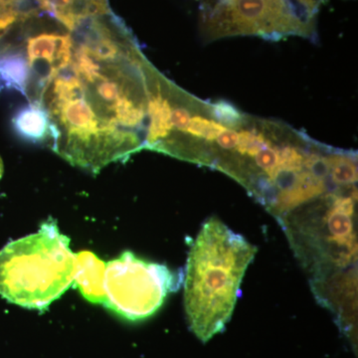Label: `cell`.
Instances as JSON below:
<instances>
[{
    "label": "cell",
    "instance_id": "obj_1",
    "mask_svg": "<svg viewBox=\"0 0 358 358\" xmlns=\"http://www.w3.org/2000/svg\"><path fill=\"white\" fill-rule=\"evenodd\" d=\"M70 32L69 62L51 78L38 105L53 126L52 150L96 173L145 148L141 134L159 76L113 11Z\"/></svg>",
    "mask_w": 358,
    "mask_h": 358
},
{
    "label": "cell",
    "instance_id": "obj_2",
    "mask_svg": "<svg viewBox=\"0 0 358 358\" xmlns=\"http://www.w3.org/2000/svg\"><path fill=\"white\" fill-rule=\"evenodd\" d=\"M257 251L217 217L202 225L190 247L183 277L188 326L200 341L207 343L225 329Z\"/></svg>",
    "mask_w": 358,
    "mask_h": 358
},
{
    "label": "cell",
    "instance_id": "obj_3",
    "mask_svg": "<svg viewBox=\"0 0 358 358\" xmlns=\"http://www.w3.org/2000/svg\"><path fill=\"white\" fill-rule=\"evenodd\" d=\"M348 188L327 193L278 220L310 282L357 268V190L346 193Z\"/></svg>",
    "mask_w": 358,
    "mask_h": 358
},
{
    "label": "cell",
    "instance_id": "obj_4",
    "mask_svg": "<svg viewBox=\"0 0 358 358\" xmlns=\"http://www.w3.org/2000/svg\"><path fill=\"white\" fill-rule=\"evenodd\" d=\"M70 239L49 218L34 234L0 250V296L30 310H45L74 281Z\"/></svg>",
    "mask_w": 358,
    "mask_h": 358
},
{
    "label": "cell",
    "instance_id": "obj_5",
    "mask_svg": "<svg viewBox=\"0 0 358 358\" xmlns=\"http://www.w3.org/2000/svg\"><path fill=\"white\" fill-rule=\"evenodd\" d=\"M183 277L182 272L174 273L166 265L124 252L106 267L103 305L122 319H148L162 308L169 294L180 288Z\"/></svg>",
    "mask_w": 358,
    "mask_h": 358
},
{
    "label": "cell",
    "instance_id": "obj_6",
    "mask_svg": "<svg viewBox=\"0 0 358 358\" xmlns=\"http://www.w3.org/2000/svg\"><path fill=\"white\" fill-rule=\"evenodd\" d=\"M203 29L210 39L257 35L279 40L308 36L313 20L301 16L291 0H216L204 7Z\"/></svg>",
    "mask_w": 358,
    "mask_h": 358
},
{
    "label": "cell",
    "instance_id": "obj_7",
    "mask_svg": "<svg viewBox=\"0 0 358 358\" xmlns=\"http://www.w3.org/2000/svg\"><path fill=\"white\" fill-rule=\"evenodd\" d=\"M38 14L33 17L32 30L26 32L20 41L29 71L25 96L33 103H39L45 87L58 71L68 64L72 53V36L69 30H66L64 26L60 29L58 27L35 29Z\"/></svg>",
    "mask_w": 358,
    "mask_h": 358
},
{
    "label": "cell",
    "instance_id": "obj_8",
    "mask_svg": "<svg viewBox=\"0 0 358 358\" xmlns=\"http://www.w3.org/2000/svg\"><path fill=\"white\" fill-rule=\"evenodd\" d=\"M315 298L338 315L341 322L352 324L357 313V268L336 273L310 282Z\"/></svg>",
    "mask_w": 358,
    "mask_h": 358
},
{
    "label": "cell",
    "instance_id": "obj_9",
    "mask_svg": "<svg viewBox=\"0 0 358 358\" xmlns=\"http://www.w3.org/2000/svg\"><path fill=\"white\" fill-rule=\"evenodd\" d=\"M37 7L72 31L84 21L112 13L109 0H34Z\"/></svg>",
    "mask_w": 358,
    "mask_h": 358
},
{
    "label": "cell",
    "instance_id": "obj_10",
    "mask_svg": "<svg viewBox=\"0 0 358 358\" xmlns=\"http://www.w3.org/2000/svg\"><path fill=\"white\" fill-rule=\"evenodd\" d=\"M107 264L90 251L75 257L74 284L90 303H105V278Z\"/></svg>",
    "mask_w": 358,
    "mask_h": 358
},
{
    "label": "cell",
    "instance_id": "obj_11",
    "mask_svg": "<svg viewBox=\"0 0 358 358\" xmlns=\"http://www.w3.org/2000/svg\"><path fill=\"white\" fill-rule=\"evenodd\" d=\"M13 126L23 140L33 143H51L53 128L49 115L41 105L28 103L14 115Z\"/></svg>",
    "mask_w": 358,
    "mask_h": 358
},
{
    "label": "cell",
    "instance_id": "obj_12",
    "mask_svg": "<svg viewBox=\"0 0 358 358\" xmlns=\"http://www.w3.org/2000/svg\"><path fill=\"white\" fill-rule=\"evenodd\" d=\"M38 7L28 4L27 0L0 3V39L15 26L21 25L39 13Z\"/></svg>",
    "mask_w": 358,
    "mask_h": 358
},
{
    "label": "cell",
    "instance_id": "obj_13",
    "mask_svg": "<svg viewBox=\"0 0 358 358\" xmlns=\"http://www.w3.org/2000/svg\"><path fill=\"white\" fill-rule=\"evenodd\" d=\"M331 180L338 188L352 187L357 182V164L355 157L341 152L329 155Z\"/></svg>",
    "mask_w": 358,
    "mask_h": 358
},
{
    "label": "cell",
    "instance_id": "obj_14",
    "mask_svg": "<svg viewBox=\"0 0 358 358\" xmlns=\"http://www.w3.org/2000/svg\"><path fill=\"white\" fill-rule=\"evenodd\" d=\"M225 127L219 122L213 121V120L206 119V117H201V115H194L192 117L189 124H188L187 129H186L185 134L176 143L169 148L167 155H171L173 148L176 145L182 140L185 136H190L193 138H199V140H205L207 141H216L219 134L225 131Z\"/></svg>",
    "mask_w": 358,
    "mask_h": 358
},
{
    "label": "cell",
    "instance_id": "obj_15",
    "mask_svg": "<svg viewBox=\"0 0 358 358\" xmlns=\"http://www.w3.org/2000/svg\"><path fill=\"white\" fill-rule=\"evenodd\" d=\"M271 145L272 143L266 138L265 134L256 131L243 129L238 133V141L235 150L242 157L254 159L261 150Z\"/></svg>",
    "mask_w": 358,
    "mask_h": 358
},
{
    "label": "cell",
    "instance_id": "obj_16",
    "mask_svg": "<svg viewBox=\"0 0 358 358\" xmlns=\"http://www.w3.org/2000/svg\"><path fill=\"white\" fill-rule=\"evenodd\" d=\"M211 115L214 119L230 129H238L242 126L243 115L232 105V103L219 101L211 106Z\"/></svg>",
    "mask_w": 358,
    "mask_h": 358
},
{
    "label": "cell",
    "instance_id": "obj_17",
    "mask_svg": "<svg viewBox=\"0 0 358 358\" xmlns=\"http://www.w3.org/2000/svg\"><path fill=\"white\" fill-rule=\"evenodd\" d=\"M238 141V131L232 129H226L217 138L216 143L219 147L225 150H232L236 148Z\"/></svg>",
    "mask_w": 358,
    "mask_h": 358
},
{
    "label": "cell",
    "instance_id": "obj_18",
    "mask_svg": "<svg viewBox=\"0 0 358 358\" xmlns=\"http://www.w3.org/2000/svg\"><path fill=\"white\" fill-rule=\"evenodd\" d=\"M2 174H3V162H2L1 157H0V178H2Z\"/></svg>",
    "mask_w": 358,
    "mask_h": 358
}]
</instances>
